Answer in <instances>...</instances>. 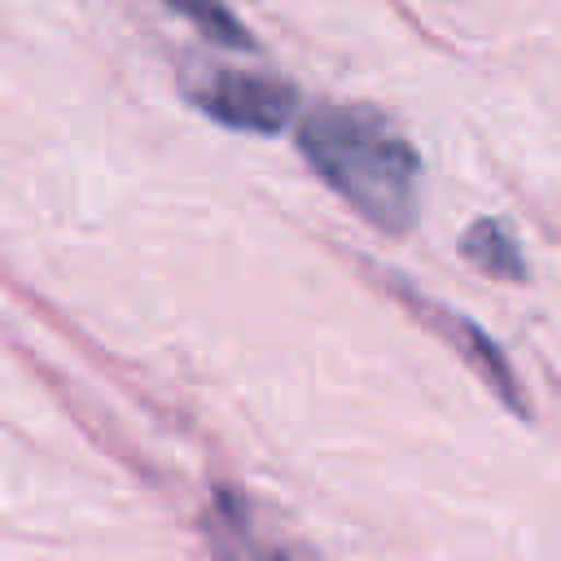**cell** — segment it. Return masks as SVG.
<instances>
[{"label":"cell","mask_w":561,"mask_h":561,"mask_svg":"<svg viewBox=\"0 0 561 561\" xmlns=\"http://www.w3.org/2000/svg\"><path fill=\"white\" fill-rule=\"evenodd\" d=\"M460 254L482 267L486 276H500V280H522L526 276V259H522V245L513 241V232L500 224V219H478L469 224V232L460 237Z\"/></svg>","instance_id":"cell-5"},{"label":"cell","mask_w":561,"mask_h":561,"mask_svg":"<svg viewBox=\"0 0 561 561\" xmlns=\"http://www.w3.org/2000/svg\"><path fill=\"white\" fill-rule=\"evenodd\" d=\"M188 101L232 127V131H254V136H276L298 118V92L294 83L259 70H237V66H215L202 79L188 83Z\"/></svg>","instance_id":"cell-2"},{"label":"cell","mask_w":561,"mask_h":561,"mask_svg":"<svg viewBox=\"0 0 561 561\" xmlns=\"http://www.w3.org/2000/svg\"><path fill=\"white\" fill-rule=\"evenodd\" d=\"M184 22H193L210 44H224V48H250V31L232 18V9L224 0H167Z\"/></svg>","instance_id":"cell-6"},{"label":"cell","mask_w":561,"mask_h":561,"mask_svg":"<svg viewBox=\"0 0 561 561\" xmlns=\"http://www.w3.org/2000/svg\"><path fill=\"white\" fill-rule=\"evenodd\" d=\"M408 302H412V307H421V311H430L425 320H430V324H434V329H438V333H443V337H447V342L469 359V368H473V373H478V377H482V381H486V386H491V390H495L513 412H526V399L517 394L513 368L504 364L500 346H495V342H491L473 320H465L460 311H447V307H438V302H430V298H408Z\"/></svg>","instance_id":"cell-3"},{"label":"cell","mask_w":561,"mask_h":561,"mask_svg":"<svg viewBox=\"0 0 561 561\" xmlns=\"http://www.w3.org/2000/svg\"><path fill=\"white\" fill-rule=\"evenodd\" d=\"M307 167L377 232H408L416 219L421 158L373 105H316L298 123Z\"/></svg>","instance_id":"cell-1"},{"label":"cell","mask_w":561,"mask_h":561,"mask_svg":"<svg viewBox=\"0 0 561 561\" xmlns=\"http://www.w3.org/2000/svg\"><path fill=\"white\" fill-rule=\"evenodd\" d=\"M206 539L215 543L219 561H294L276 539H267L254 517L241 508L237 495H219L215 508L206 513Z\"/></svg>","instance_id":"cell-4"}]
</instances>
